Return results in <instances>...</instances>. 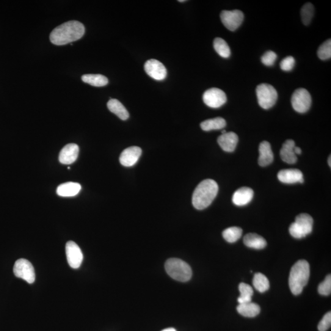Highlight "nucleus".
<instances>
[{
	"instance_id": "obj_23",
	"label": "nucleus",
	"mask_w": 331,
	"mask_h": 331,
	"mask_svg": "<svg viewBox=\"0 0 331 331\" xmlns=\"http://www.w3.org/2000/svg\"><path fill=\"white\" fill-rule=\"evenodd\" d=\"M244 244L247 247L261 250L266 247L267 242L263 237L255 233L247 234L244 238Z\"/></svg>"
},
{
	"instance_id": "obj_8",
	"label": "nucleus",
	"mask_w": 331,
	"mask_h": 331,
	"mask_svg": "<svg viewBox=\"0 0 331 331\" xmlns=\"http://www.w3.org/2000/svg\"><path fill=\"white\" fill-rule=\"evenodd\" d=\"M14 273L17 277L21 278L30 284L34 283L35 280L34 267L32 263L26 259H19L16 261L14 266Z\"/></svg>"
},
{
	"instance_id": "obj_9",
	"label": "nucleus",
	"mask_w": 331,
	"mask_h": 331,
	"mask_svg": "<svg viewBox=\"0 0 331 331\" xmlns=\"http://www.w3.org/2000/svg\"><path fill=\"white\" fill-rule=\"evenodd\" d=\"M220 19L226 29L234 32L241 26L244 16L239 10L223 11L220 14Z\"/></svg>"
},
{
	"instance_id": "obj_32",
	"label": "nucleus",
	"mask_w": 331,
	"mask_h": 331,
	"mask_svg": "<svg viewBox=\"0 0 331 331\" xmlns=\"http://www.w3.org/2000/svg\"><path fill=\"white\" fill-rule=\"evenodd\" d=\"M318 292L323 296H328L331 292V276L328 275L325 280L319 284L318 286Z\"/></svg>"
},
{
	"instance_id": "obj_31",
	"label": "nucleus",
	"mask_w": 331,
	"mask_h": 331,
	"mask_svg": "<svg viewBox=\"0 0 331 331\" xmlns=\"http://www.w3.org/2000/svg\"><path fill=\"white\" fill-rule=\"evenodd\" d=\"M318 56L320 59L325 60L330 59L331 57V40L325 41L322 43L318 50Z\"/></svg>"
},
{
	"instance_id": "obj_38",
	"label": "nucleus",
	"mask_w": 331,
	"mask_h": 331,
	"mask_svg": "<svg viewBox=\"0 0 331 331\" xmlns=\"http://www.w3.org/2000/svg\"><path fill=\"white\" fill-rule=\"evenodd\" d=\"M328 164H329V167H330V156H329V158L328 159Z\"/></svg>"
},
{
	"instance_id": "obj_12",
	"label": "nucleus",
	"mask_w": 331,
	"mask_h": 331,
	"mask_svg": "<svg viewBox=\"0 0 331 331\" xmlns=\"http://www.w3.org/2000/svg\"><path fill=\"white\" fill-rule=\"evenodd\" d=\"M146 73L156 81H162L167 76L165 66L158 60L151 59L147 61L144 65Z\"/></svg>"
},
{
	"instance_id": "obj_15",
	"label": "nucleus",
	"mask_w": 331,
	"mask_h": 331,
	"mask_svg": "<svg viewBox=\"0 0 331 331\" xmlns=\"http://www.w3.org/2000/svg\"><path fill=\"white\" fill-rule=\"evenodd\" d=\"M278 179L284 184H294L297 182L303 183V175L299 170L288 169L282 170L278 173Z\"/></svg>"
},
{
	"instance_id": "obj_16",
	"label": "nucleus",
	"mask_w": 331,
	"mask_h": 331,
	"mask_svg": "<svg viewBox=\"0 0 331 331\" xmlns=\"http://www.w3.org/2000/svg\"><path fill=\"white\" fill-rule=\"evenodd\" d=\"M239 137L234 132H226L218 138V143L223 150L227 152L234 151L238 143Z\"/></svg>"
},
{
	"instance_id": "obj_13",
	"label": "nucleus",
	"mask_w": 331,
	"mask_h": 331,
	"mask_svg": "<svg viewBox=\"0 0 331 331\" xmlns=\"http://www.w3.org/2000/svg\"><path fill=\"white\" fill-rule=\"evenodd\" d=\"M141 154V148L139 147L132 146V147L127 148L120 154V163L123 167H132L138 161Z\"/></svg>"
},
{
	"instance_id": "obj_37",
	"label": "nucleus",
	"mask_w": 331,
	"mask_h": 331,
	"mask_svg": "<svg viewBox=\"0 0 331 331\" xmlns=\"http://www.w3.org/2000/svg\"><path fill=\"white\" fill-rule=\"evenodd\" d=\"M161 331H176V330L175 329V328L171 327V328H167V329H165Z\"/></svg>"
},
{
	"instance_id": "obj_33",
	"label": "nucleus",
	"mask_w": 331,
	"mask_h": 331,
	"mask_svg": "<svg viewBox=\"0 0 331 331\" xmlns=\"http://www.w3.org/2000/svg\"><path fill=\"white\" fill-rule=\"evenodd\" d=\"M277 55L274 52L269 51L265 53L261 57V62L264 65L271 66L274 64Z\"/></svg>"
},
{
	"instance_id": "obj_27",
	"label": "nucleus",
	"mask_w": 331,
	"mask_h": 331,
	"mask_svg": "<svg viewBox=\"0 0 331 331\" xmlns=\"http://www.w3.org/2000/svg\"><path fill=\"white\" fill-rule=\"evenodd\" d=\"M214 48L217 53L223 58H229L231 55V50L228 44L222 38H217L214 41Z\"/></svg>"
},
{
	"instance_id": "obj_35",
	"label": "nucleus",
	"mask_w": 331,
	"mask_h": 331,
	"mask_svg": "<svg viewBox=\"0 0 331 331\" xmlns=\"http://www.w3.org/2000/svg\"><path fill=\"white\" fill-rule=\"evenodd\" d=\"M295 65V60L292 56H288L281 60L280 64V68L283 71H290L293 69Z\"/></svg>"
},
{
	"instance_id": "obj_14",
	"label": "nucleus",
	"mask_w": 331,
	"mask_h": 331,
	"mask_svg": "<svg viewBox=\"0 0 331 331\" xmlns=\"http://www.w3.org/2000/svg\"><path fill=\"white\" fill-rule=\"evenodd\" d=\"M79 152V146L75 143H69L60 151L59 161L63 164H71L76 161Z\"/></svg>"
},
{
	"instance_id": "obj_18",
	"label": "nucleus",
	"mask_w": 331,
	"mask_h": 331,
	"mask_svg": "<svg viewBox=\"0 0 331 331\" xmlns=\"http://www.w3.org/2000/svg\"><path fill=\"white\" fill-rule=\"evenodd\" d=\"M259 156L258 163L261 167H266L271 164L274 161V154H273L271 146L270 143L266 141L262 142L259 147Z\"/></svg>"
},
{
	"instance_id": "obj_3",
	"label": "nucleus",
	"mask_w": 331,
	"mask_h": 331,
	"mask_svg": "<svg viewBox=\"0 0 331 331\" xmlns=\"http://www.w3.org/2000/svg\"><path fill=\"white\" fill-rule=\"evenodd\" d=\"M310 277V266L307 261L299 260L292 267L289 277V286L292 294L299 295L307 285Z\"/></svg>"
},
{
	"instance_id": "obj_6",
	"label": "nucleus",
	"mask_w": 331,
	"mask_h": 331,
	"mask_svg": "<svg viewBox=\"0 0 331 331\" xmlns=\"http://www.w3.org/2000/svg\"><path fill=\"white\" fill-rule=\"evenodd\" d=\"M258 101L262 108L269 109L274 106L277 100L278 94L271 85L261 84L256 89Z\"/></svg>"
},
{
	"instance_id": "obj_22",
	"label": "nucleus",
	"mask_w": 331,
	"mask_h": 331,
	"mask_svg": "<svg viewBox=\"0 0 331 331\" xmlns=\"http://www.w3.org/2000/svg\"><path fill=\"white\" fill-rule=\"evenodd\" d=\"M110 112L119 117L121 120H126L129 118V113L125 106L117 99H110L107 104Z\"/></svg>"
},
{
	"instance_id": "obj_7",
	"label": "nucleus",
	"mask_w": 331,
	"mask_h": 331,
	"mask_svg": "<svg viewBox=\"0 0 331 331\" xmlns=\"http://www.w3.org/2000/svg\"><path fill=\"white\" fill-rule=\"evenodd\" d=\"M291 104L296 112L302 114L307 112L311 104L310 94L305 88L295 90L292 95Z\"/></svg>"
},
{
	"instance_id": "obj_28",
	"label": "nucleus",
	"mask_w": 331,
	"mask_h": 331,
	"mask_svg": "<svg viewBox=\"0 0 331 331\" xmlns=\"http://www.w3.org/2000/svg\"><path fill=\"white\" fill-rule=\"evenodd\" d=\"M239 289L240 291V297L238 298V302L245 303L252 302V297L253 294V290L252 287L247 283H241L239 284Z\"/></svg>"
},
{
	"instance_id": "obj_26",
	"label": "nucleus",
	"mask_w": 331,
	"mask_h": 331,
	"mask_svg": "<svg viewBox=\"0 0 331 331\" xmlns=\"http://www.w3.org/2000/svg\"><path fill=\"white\" fill-rule=\"evenodd\" d=\"M253 284L256 290L260 292L268 290L270 286L268 278L261 273H256L254 275Z\"/></svg>"
},
{
	"instance_id": "obj_1",
	"label": "nucleus",
	"mask_w": 331,
	"mask_h": 331,
	"mask_svg": "<svg viewBox=\"0 0 331 331\" xmlns=\"http://www.w3.org/2000/svg\"><path fill=\"white\" fill-rule=\"evenodd\" d=\"M85 30L81 22L69 21L55 28L50 35V40L55 45H65L82 38Z\"/></svg>"
},
{
	"instance_id": "obj_5",
	"label": "nucleus",
	"mask_w": 331,
	"mask_h": 331,
	"mask_svg": "<svg viewBox=\"0 0 331 331\" xmlns=\"http://www.w3.org/2000/svg\"><path fill=\"white\" fill-rule=\"evenodd\" d=\"M313 220L310 215H298L295 222L289 226L291 235L296 239H301L308 235L313 230Z\"/></svg>"
},
{
	"instance_id": "obj_25",
	"label": "nucleus",
	"mask_w": 331,
	"mask_h": 331,
	"mask_svg": "<svg viewBox=\"0 0 331 331\" xmlns=\"http://www.w3.org/2000/svg\"><path fill=\"white\" fill-rule=\"evenodd\" d=\"M82 80L94 87H104L108 84V79L101 74H85L82 76Z\"/></svg>"
},
{
	"instance_id": "obj_36",
	"label": "nucleus",
	"mask_w": 331,
	"mask_h": 331,
	"mask_svg": "<svg viewBox=\"0 0 331 331\" xmlns=\"http://www.w3.org/2000/svg\"><path fill=\"white\" fill-rule=\"evenodd\" d=\"M294 150V153L295 154H296V155L297 154H301L302 153L301 149H300V148L298 147H295Z\"/></svg>"
},
{
	"instance_id": "obj_2",
	"label": "nucleus",
	"mask_w": 331,
	"mask_h": 331,
	"mask_svg": "<svg viewBox=\"0 0 331 331\" xmlns=\"http://www.w3.org/2000/svg\"><path fill=\"white\" fill-rule=\"evenodd\" d=\"M219 192V186L212 179H206L198 185L193 194L192 203L198 210L208 208L213 202Z\"/></svg>"
},
{
	"instance_id": "obj_39",
	"label": "nucleus",
	"mask_w": 331,
	"mask_h": 331,
	"mask_svg": "<svg viewBox=\"0 0 331 331\" xmlns=\"http://www.w3.org/2000/svg\"><path fill=\"white\" fill-rule=\"evenodd\" d=\"M226 132H226V131H225V130H223V131H222V134H225V133H226Z\"/></svg>"
},
{
	"instance_id": "obj_19",
	"label": "nucleus",
	"mask_w": 331,
	"mask_h": 331,
	"mask_svg": "<svg viewBox=\"0 0 331 331\" xmlns=\"http://www.w3.org/2000/svg\"><path fill=\"white\" fill-rule=\"evenodd\" d=\"M254 192L248 187H242L234 193L233 202L235 205L243 206L247 205L252 200Z\"/></svg>"
},
{
	"instance_id": "obj_4",
	"label": "nucleus",
	"mask_w": 331,
	"mask_h": 331,
	"mask_svg": "<svg viewBox=\"0 0 331 331\" xmlns=\"http://www.w3.org/2000/svg\"><path fill=\"white\" fill-rule=\"evenodd\" d=\"M165 271L171 278L181 282L191 279L192 270L186 262L178 258L168 259L165 263Z\"/></svg>"
},
{
	"instance_id": "obj_40",
	"label": "nucleus",
	"mask_w": 331,
	"mask_h": 331,
	"mask_svg": "<svg viewBox=\"0 0 331 331\" xmlns=\"http://www.w3.org/2000/svg\"><path fill=\"white\" fill-rule=\"evenodd\" d=\"M179 2H186V1H185V0H179Z\"/></svg>"
},
{
	"instance_id": "obj_20",
	"label": "nucleus",
	"mask_w": 331,
	"mask_h": 331,
	"mask_svg": "<svg viewBox=\"0 0 331 331\" xmlns=\"http://www.w3.org/2000/svg\"><path fill=\"white\" fill-rule=\"evenodd\" d=\"M81 186L76 182H67L60 185L57 189V195L62 197H72L81 191Z\"/></svg>"
},
{
	"instance_id": "obj_29",
	"label": "nucleus",
	"mask_w": 331,
	"mask_h": 331,
	"mask_svg": "<svg viewBox=\"0 0 331 331\" xmlns=\"http://www.w3.org/2000/svg\"><path fill=\"white\" fill-rule=\"evenodd\" d=\"M242 234V230L241 228L231 227L223 232V237L226 241L230 243H234L238 241L241 238Z\"/></svg>"
},
{
	"instance_id": "obj_30",
	"label": "nucleus",
	"mask_w": 331,
	"mask_h": 331,
	"mask_svg": "<svg viewBox=\"0 0 331 331\" xmlns=\"http://www.w3.org/2000/svg\"><path fill=\"white\" fill-rule=\"evenodd\" d=\"M300 15H301L303 24L305 26H308L310 24L314 15L313 5L310 3H307V4L303 5L301 11H300Z\"/></svg>"
},
{
	"instance_id": "obj_24",
	"label": "nucleus",
	"mask_w": 331,
	"mask_h": 331,
	"mask_svg": "<svg viewBox=\"0 0 331 331\" xmlns=\"http://www.w3.org/2000/svg\"><path fill=\"white\" fill-rule=\"evenodd\" d=\"M226 125V122L224 118L217 117L203 121L201 123V128L204 131H209L222 129L224 128Z\"/></svg>"
},
{
	"instance_id": "obj_10",
	"label": "nucleus",
	"mask_w": 331,
	"mask_h": 331,
	"mask_svg": "<svg viewBox=\"0 0 331 331\" xmlns=\"http://www.w3.org/2000/svg\"><path fill=\"white\" fill-rule=\"evenodd\" d=\"M204 103L212 108H219L227 101L226 94L217 88H212L206 90L203 96Z\"/></svg>"
},
{
	"instance_id": "obj_21",
	"label": "nucleus",
	"mask_w": 331,
	"mask_h": 331,
	"mask_svg": "<svg viewBox=\"0 0 331 331\" xmlns=\"http://www.w3.org/2000/svg\"><path fill=\"white\" fill-rule=\"evenodd\" d=\"M237 310L242 316L247 317V318H253L260 313L261 308L257 303L250 302L240 303L237 306Z\"/></svg>"
},
{
	"instance_id": "obj_34",
	"label": "nucleus",
	"mask_w": 331,
	"mask_h": 331,
	"mask_svg": "<svg viewBox=\"0 0 331 331\" xmlns=\"http://www.w3.org/2000/svg\"><path fill=\"white\" fill-rule=\"evenodd\" d=\"M331 325V313L327 312L319 322L318 329L319 331H327Z\"/></svg>"
},
{
	"instance_id": "obj_11",
	"label": "nucleus",
	"mask_w": 331,
	"mask_h": 331,
	"mask_svg": "<svg viewBox=\"0 0 331 331\" xmlns=\"http://www.w3.org/2000/svg\"><path fill=\"white\" fill-rule=\"evenodd\" d=\"M66 257L69 265L73 269L79 268L82 263L83 254L78 245L73 241H69L66 245Z\"/></svg>"
},
{
	"instance_id": "obj_17",
	"label": "nucleus",
	"mask_w": 331,
	"mask_h": 331,
	"mask_svg": "<svg viewBox=\"0 0 331 331\" xmlns=\"http://www.w3.org/2000/svg\"><path fill=\"white\" fill-rule=\"evenodd\" d=\"M295 142L293 140L288 139L283 143L280 150V157L284 162L288 164H294L297 161V156L294 153Z\"/></svg>"
}]
</instances>
